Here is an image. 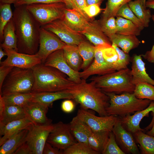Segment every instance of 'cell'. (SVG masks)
I'll return each instance as SVG.
<instances>
[{"label":"cell","instance_id":"9c48e42d","mask_svg":"<svg viewBox=\"0 0 154 154\" xmlns=\"http://www.w3.org/2000/svg\"><path fill=\"white\" fill-rule=\"evenodd\" d=\"M77 116L92 131H112L119 118L113 115L97 116L87 110L81 108L78 110Z\"/></svg>","mask_w":154,"mask_h":154},{"label":"cell","instance_id":"ab89813d","mask_svg":"<svg viewBox=\"0 0 154 154\" xmlns=\"http://www.w3.org/2000/svg\"><path fill=\"white\" fill-rule=\"evenodd\" d=\"M63 154H99L87 144L76 142L63 151Z\"/></svg>","mask_w":154,"mask_h":154},{"label":"cell","instance_id":"e0dca14e","mask_svg":"<svg viewBox=\"0 0 154 154\" xmlns=\"http://www.w3.org/2000/svg\"><path fill=\"white\" fill-rule=\"evenodd\" d=\"M115 71L114 68L104 59L101 49L95 47L93 61L86 69L79 72V75L81 79L86 80L92 75H102Z\"/></svg>","mask_w":154,"mask_h":154},{"label":"cell","instance_id":"ffe728a7","mask_svg":"<svg viewBox=\"0 0 154 154\" xmlns=\"http://www.w3.org/2000/svg\"><path fill=\"white\" fill-rule=\"evenodd\" d=\"M34 125L27 117L14 120L5 124L0 125V146L18 132L24 129H29Z\"/></svg>","mask_w":154,"mask_h":154},{"label":"cell","instance_id":"30bf717a","mask_svg":"<svg viewBox=\"0 0 154 154\" xmlns=\"http://www.w3.org/2000/svg\"><path fill=\"white\" fill-rule=\"evenodd\" d=\"M47 142L53 147L63 151L75 143L70 129V124L59 121L53 124V128Z\"/></svg>","mask_w":154,"mask_h":154},{"label":"cell","instance_id":"d6a6232c","mask_svg":"<svg viewBox=\"0 0 154 154\" xmlns=\"http://www.w3.org/2000/svg\"><path fill=\"white\" fill-rule=\"evenodd\" d=\"M27 117L23 107L6 105L0 125L5 124L12 121Z\"/></svg>","mask_w":154,"mask_h":154},{"label":"cell","instance_id":"680465c9","mask_svg":"<svg viewBox=\"0 0 154 154\" xmlns=\"http://www.w3.org/2000/svg\"><path fill=\"white\" fill-rule=\"evenodd\" d=\"M19 0H0V3L15 4Z\"/></svg>","mask_w":154,"mask_h":154},{"label":"cell","instance_id":"484cf974","mask_svg":"<svg viewBox=\"0 0 154 154\" xmlns=\"http://www.w3.org/2000/svg\"><path fill=\"white\" fill-rule=\"evenodd\" d=\"M110 41L128 54L131 50L137 48L140 41L133 35H124L116 33L109 38Z\"/></svg>","mask_w":154,"mask_h":154},{"label":"cell","instance_id":"ac0fdd59","mask_svg":"<svg viewBox=\"0 0 154 154\" xmlns=\"http://www.w3.org/2000/svg\"><path fill=\"white\" fill-rule=\"evenodd\" d=\"M80 33L85 36L96 47L101 49L111 47L112 43L103 32L99 20H92Z\"/></svg>","mask_w":154,"mask_h":154},{"label":"cell","instance_id":"9a60e30c","mask_svg":"<svg viewBox=\"0 0 154 154\" xmlns=\"http://www.w3.org/2000/svg\"><path fill=\"white\" fill-rule=\"evenodd\" d=\"M112 131L118 146L125 154L140 153L132 133L123 127L119 118L114 125Z\"/></svg>","mask_w":154,"mask_h":154},{"label":"cell","instance_id":"60d3db41","mask_svg":"<svg viewBox=\"0 0 154 154\" xmlns=\"http://www.w3.org/2000/svg\"><path fill=\"white\" fill-rule=\"evenodd\" d=\"M98 20L103 32L109 38L117 33V29L114 17L108 19L101 17Z\"/></svg>","mask_w":154,"mask_h":154},{"label":"cell","instance_id":"44dd1931","mask_svg":"<svg viewBox=\"0 0 154 154\" xmlns=\"http://www.w3.org/2000/svg\"><path fill=\"white\" fill-rule=\"evenodd\" d=\"M61 19L72 29L79 33L88 26L91 21L76 10L67 7Z\"/></svg>","mask_w":154,"mask_h":154},{"label":"cell","instance_id":"ba28073f","mask_svg":"<svg viewBox=\"0 0 154 154\" xmlns=\"http://www.w3.org/2000/svg\"><path fill=\"white\" fill-rule=\"evenodd\" d=\"M26 5L28 10L41 26L61 19L66 7L64 3L61 2L35 3Z\"/></svg>","mask_w":154,"mask_h":154},{"label":"cell","instance_id":"836d02e7","mask_svg":"<svg viewBox=\"0 0 154 154\" xmlns=\"http://www.w3.org/2000/svg\"><path fill=\"white\" fill-rule=\"evenodd\" d=\"M116 22L117 33L136 36L140 34L141 30L130 21L120 17H117Z\"/></svg>","mask_w":154,"mask_h":154},{"label":"cell","instance_id":"74e56055","mask_svg":"<svg viewBox=\"0 0 154 154\" xmlns=\"http://www.w3.org/2000/svg\"><path fill=\"white\" fill-rule=\"evenodd\" d=\"M12 12L11 4L0 3V41L1 43L3 41V32L8 23L13 18Z\"/></svg>","mask_w":154,"mask_h":154},{"label":"cell","instance_id":"6125c7cd","mask_svg":"<svg viewBox=\"0 0 154 154\" xmlns=\"http://www.w3.org/2000/svg\"><path fill=\"white\" fill-rule=\"evenodd\" d=\"M141 3L142 5L144 6H145V3L146 1V0H140Z\"/></svg>","mask_w":154,"mask_h":154},{"label":"cell","instance_id":"7a4b0ae2","mask_svg":"<svg viewBox=\"0 0 154 154\" xmlns=\"http://www.w3.org/2000/svg\"><path fill=\"white\" fill-rule=\"evenodd\" d=\"M66 90L81 109L92 110L100 116L108 115L106 109L109 105V98L96 86L93 81L88 82L86 80L82 79L80 83H75Z\"/></svg>","mask_w":154,"mask_h":154},{"label":"cell","instance_id":"5bb4252c","mask_svg":"<svg viewBox=\"0 0 154 154\" xmlns=\"http://www.w3.org/2000/svg\"><path fill=\"white\" fill-rule=\"evenodd\" d=\"M3 49L7 54V57L5 60L0 62V66L32 68L37 65L42 63L40 58L37 53L29 54L7 48Z\"/></svg>","mask_w":154,"mask_h":154},{"label":"cell","instance_id":"f6af8a7d","mask_svg":"<svg viewBox=\"0 0 154 154\" xmlns=\"http://www.w3.org/2000/svg\"><path fill=\"white\" fill-rule=\"evenodd\" d=\"M100 5L98 4H93L86 6L84 9L85 13L91 20L100 13L101 9Z\"/></svg>","mask_w":154,"mask_h":154},{"label":"cell","instance_id":"bcb514c9","mask_svg":"<svg viewBox=\"0 0 154 154\" xmlns=\"http://www.w3.org/2000/svg\"><path fill=\"white\" fill-rule=\"evenodd\" d=\"M59 2L64 3L63 0H19L14 5L15 7L35 3H50Z\"/></svg>","mask_w":154,"mask_h":154},{"label":"cell","instance_id":"681fc988","mask_svg":"<svg viewBox=\"0 0 154 154\" xmlns=\"http://www.w3.org/2000/svg\"><path fill=\"white\" fill-rule=\"evenodd\" d=\"M43 154H62L63 151L52 146L50 144L46 142L44 147Z\"/></svg>","mask_w":154,"mask_h":154},{"label":"cell","instance_id":"f35d334b","mask_svg":"<svg viewBox=\"0 0 154 154\" xmlns=\"http://www.w3.org/2000/svg\"><path fill=\"white\" fill-rule=\"evenodd\" d=\"M116 17H120L130 21L141 30L145 28L141 21L131 10L128 3L124 4L119 9Z\"/></svg>","mask_w":154,"mask_h":154},{"label":"cell","instance_id":"277c9868","mask_svg":"<svg viewBox=\"0 0 154 154\" xmlns=\"http://www.w3.org/2000/svg\"><path fill=\"white\" fill-rule=\"evenodd\" d=\"M96 87L106 93L120 94L124 92L133 93L135 85L131 70L127 68L102 75L92 77Z\"/></svg>","mask_w":154,"mask_h":154},{"label":"cell","instance_id":"f5cc1de1","mask_svg":"<svg viewBox=\"0 0 154 154\" xmlns=\"http://www.w3.org/2000/svg\"><path fill=\"white\" fill-rule=\"evenodd\" d=\"M14 154H32L26 142L24 143L16 151Z\"/></svg>","mask_w":154,"mask_h":154},{"label":"cell","instance_id":"7402d4cb","mask_svg":"<svg viewBox=\"0 0 154 154\" xmlns=\"http://www.w3.org/2000/svg\"><path fill=\"white\" fill-rule=\"evenodd\" d=\"M72 99V95L66 90L53 92L34 93L31 101L41 103L51 106L53 103L62 99Z\"/></svg>","mask_w":154,"mask_h":154},{"label":"cell","instance_id":"8992f818","mask_svg":"<svg viewBox=\"0 0 154 154\" xmlns=\"http://www.w3.org/2000/svg\"><path fill=\"white\" fill-rule=\"evenodd\" d=\"M34 81L32 68L14 67L8 74L0 90L2 96L32 92Z\"/></svg>","mask_w":154,"mask_h":154},{"label":"cell","instance_id":"11a10c76","mask_svg":"<svg viewBox=\"0 0 154 154\" xmlns=\"http://www.w3.org/2000/svg\"><path fill=\"white\" fill-rule=\"evenodd\" d=\"M63 1L67 8L74 9L78 11L76 7L73 2V0H63Z\"/></svg>","mask_w":154,"mask_h":154},{"label":"cell","instance_id":"f546056e","mask_svg":"<svg viewBox=\"0 0 154 154\" xmlns=\"http://www.w3.org/2000/svg\"><path fill=\"white\" fill-rule=\"evenodd\" d=\"M128 3L131 10L141 21L145 27H148L152 16L150 10L143 6L140 0L132 1Z\"/></svg>","mask_w":154,"mask_h":154},{"label":"cell","instance_id":"e575fe53","mask_svg":"<svg viewBox=\"0 0 154 154\" xmlns=\"http://www.w3.org/2000/svg\"><path fill=\"white\" fill-rule=\"evenodd\" d=\"M78 46L80 53L83 60L81 69L84 70L90 66L94 59L95 46L85 40L82 42Z\"/></svg>","mask_w":154,"mask_h":154},{"label":"cell","instance_id":"db71d44e","mask_svg":"<svg viewBox=\"0 0 154 154\" xmlns=\"http://www.w3.org/2000/svg\"><path fill=\"white\" fill-rule=\"evenodd\" d=\"M5 107V104L3 99L2 96L0 94V120L2 118Z\"/></svg>","mask_w":154,"mask_h":154},{"label":"cell","instance_id":"7bdbcfd3","mask_svg":"<svg viewBox=\"0 0 154 154\" xmlns=\"http://www.w3.org/2000/svg\"><path fill=\"white\" fill-rule=\"evenodd\" d=\"M102 154H125L117 144L114 134L110 132L109 137Z\"/></svg>","mask_w":154,"mask_h":154},{"label":"cell","instance_id":"cb8c5ba5","mask_svg":"<svg viewBox=\"0 0 154 154\" xmlns=\"http://www.w3.org/2000/svg\"><path fill=\"white\" fill-rule=\"evenodd\" d=\"M131 61V71L133 80L146 82L154 86V80L147 73L141 55L134 54Z\"/></svg>","mask_w":154,"mask_h":154},{"label":"cell","instance_id":"b9f144b4","mask_svg":"<svg viewBox=\"0 0 154 154\" xmlns=\"http://www.w3.org/2000/svg\"><path fill=\"white\" fill-rule=\"evenodd\" d=\"M112 43V46L115 49L118 55V59L115 65L116 70L117 71L127 68V66L129 64L131 60L128 54L121 50L114 43Z\"/></svg>","mask_w":154,"mask_h":154},{"label":"cell","instance_id":"5b68a950","mask_svg":"<svg viewBox=\"0 0 154 154\" xmlns=\"http://www.w3.org/2000/svg\"><path fill=\"white\" fill-rule=\"evenodd\" d=\"M106 93L110 100L109 105L106 109L108 115L120 118L145 109L151 101L148 99L138 98L133 93L124 92L119 94Z\"/></svg>","mask_w":154,"mask_h":154},{"label":"cell","instance_id":"603a6c76","mask_svg":"<svg viewBox=\"0 0 154 154\" xmlns=\"http://www.w3.org/2000/svg\"><path fill=\"white\" fill-rule=\"evenodd\" d=\"M69 124L71 132L77 142L88 145V138L92 131L90 128L77 115L72 119Z\"/></svg>","mask_w":154,"mask_h":154},{"label":"cell","instance_id":"94428289","mask_svg":"<svg viewBox=\"0 0 154 154\" xmlns=\"http://www.w3.org/2000/svg\"><path fill=\"white\" fill-rule=\"evenodd\" d=\"M147 134L153 136H154V125L152 128L147 131Z\"/></svg>","mask_w":154,"mask_h":154},{"label":"cell","instance_id":"4fadbf2b","mask_svg":"<svg viewBox=\"0 0 154 154\" xmlns=\"http://www.w3.org/2000/svg\"><path fill=\"white\" fill-rule=\"evenodd\" d=\"M66 44L55 34L41 27L39 48L36 53L44 64L50 54L57 50L63 49Z\"/></svg>","mask_w":154,"mask_h":154},{"label":"cell","instance_id":"d6986e66","mask_svg":"<svg viewBox=\"0 0 154 154\" xmlns=\"http://www.w3.org/2000/svg\"><path fill=\"white\" fill-rule=\"evenodd\" d=\"M27 117L35 125L51 123L46 116L48 107L44 104L31 101L23 107Z\"/></svg>","mask_w":154,"mask_h":154},{"label":"cell","instance_id":"c3c4849f","mask_svg":"<svg viewBox=\"0 0 154 154\" xmlns=\"http://www.w3.org/2000/svg\"><path fill=\"white\" fill-rule=\"evenodd\" d=\"M13 67L1 66L0 67V90L5 79Z\"/></svg>","mask_w":154,"mask_h":154},{"label":"cell","instance_id":"4316f807","mask_svg":"<svg viewBox=\"0 0 154 154\" xmlns=\"http://www.w3.org/2000/svg\"><path fill=\"white\" fill-rule=\"evenodd\" d=\"M63 49L64 57L67 63L73 70L79 72L83 60L80 53L78 46L66 44Z\"/></svg>","mask_w":154,"mask_h":154},{"label":"cell","instance_id":"7c38bea8","mask_svg":"<svg viewBox=\"0 0 154 154\" xmlns=\"http://www.w3.org/2000/svg\"><path fill=\"white\" fill-rule=\"evenodd\" d=\"M53 128L52 123L42 125H34L29 129L26 142L32 154H42L48 135Z\"/></svg>","mask_w":154,"mask_h":154},{"label":"cell","instance_id":"6f0895ef","mask_svg":"<svg viewBox=\"0 0 154 154\" xmlns=\"http://www.w3.org/2000/svg\"><path fill=\"white\" fill-rule=\"evenodd\" d=\"M145 5L146 8L154 9V0H147L146 1Z\"/></svg>","mask_w":154,"mask_h":154},{"label":"cell","instance_id":"d590c367","mask_svg":"<svg viewBox=\"0 0 154 154\" xmlns=\"http://www.w3.org/2000/svg\"><path fill=\"white\" fill-rule=\"evenodd\" d=\"M34 93H18L2 96L6 105L24 106L31 101Z\"/></svg>","mask_w":154,"mask_h":154},{"label":"cell","instance_id":"83f0119b","mask_svg":"<svg viewBox=\"0 0 154 154\" xmlns=\"http://www.w3.org/2000/svg\"><path fill=\"white\" fill-rule=\"evenodd\" d=\"M110 132L108 131H92L88 138V145L99 154H102Z\"/></svg>","mask_w":154,"mask_h":154},{"label":"cell","instance_id":"52a82bcc","mask_svg":"<svg viewBox=\"0 0 154 154\" xmlns=\"http://www.w3.org/2000/svg\"><path fill=\"white\" fill-rule=\"evenodd\" d=\"M122 125L133 134L139 131H147L154 125V101L145 109L119 118Z\"/></svg>","mask_w":154,"mask_h":154},{"label":"cell","instance_id":"f907efd6","mask_svg":"<svg viewBox=\"0 0 154 154\" xmlns=\"http://www.w3.org/2000/svg\"><path fill=\"white\" fill-rule=\"evenodd\" d=\"M73 2L76 7L78 11L86 18L91 21L85 13L84 9L87 6L86 0H73Z\"/></svg>","mask_w":154,"mask_h":154},{"label":"cell","instance_id":"3957f363","mask_svg":"<svg viewBox=\"0 0 154 154\" xmlns=\"http://www.w3.org/2000/svg\"><path fill=\"white\" fill-rule=\"evenodd\" d=\"M32 69L34 81L32 93L66 90L75 84L64 73L43 63L37 65Z\"/></svg>","mask_w":154,"mask_h":154},{"label":"cell","instance_id":"f1b7e54d","mask_svg":"<svg viewBox=\"0 0 154 154\" xmlns=\"http://www.w3.org/2000/svg\"><path fill=\"white\" fill-rule=\"evenodd\" d=\"M3 41L0 44L3 48L18 52L17 39L13 18L5 26L3 32Z\"/></svg>","mask_w":154,"mask_h":154},{"label":"cell","instance_id":"7dc6e473","mask_svg":"<svg viewBox=\"0 0 154 154\" xmlns=\"http://www.w3.org/2000/svg\"><path fill=\"white\" fill-rule=\"evenodd\" d=\"M71 99H66L63 101L61 104L62 111L66 113H70L73 111L75 108V105Z\"/></svg>","mask_w":154,"mask_h":154},{"label":"cell","instance_id":"1f68e13d","mask_svg":"<svg viewBox=\"0 0 154 154\" xmlns=\"http://www.w3.org/2000/svg\"><path fill=\"white\" fill-rule=\"evenodd\" d=\"M133 81L135 85L133 93L137 98L154 101V86L144 81Z\"/></svg>","mask_w":154,"mask_h":154},{"label":"cell","instance_id":"2e32d148","mask_svg":"<svg viewBox=\"0 0 154 154\" xmlns=\"http://www.w3.org/2000/svg\"><path fill=\"white\" fill-rule=\"evenodd\" d=\"M43 64L58 70L66 74L75 83H79L81 82L82 79L79 75V72L72 69L65 61L63 49L57 50L50 54Z\"/></svg>","mask_w":154,"mask_h":154},{"label":"cell","instance_id":"8d00e7d4","mask_svg":"<svg viewBox=\"0 0 154 154\" xmlns=\"http://www.w3.org/2000/svg\"><path fill=\"white\" fill-rule=\"evenodd\" d=\"M133 0H108L101 17L108 19L116 17L117 12L122 6Z\"/></svg>","mask_w":154,"mask_h":154},{"label":"cell","instance_id":"8fae6325","mask_svg":"<svg viewBox=\"0 0 154 154\" xmlns=\"http://www.w3.org/2000/svg\"><path fill=\"white\" fill-rule=\"evenodd\" d=\"M41 27L55 34L66 44L78 46L85 40L83 35L72 29L61 19Z\"/></svg>","mask_w":154,"mask_h":154},{"label":"cell","instance_id":"d4e9b609","mask_svg":"<svg viewBox=\"0 0 154 154\" xmlns=\"http://www.w3.org/2000/svg\"><path fill=\"white\" fill-rule=\"evenodd\" d=\"M29 130H21L7 140L0 146V154H14L23 144L26 141Z\"/></svg>","mask_w":154,"mask_h":154},{"label":"cell","instance_id":"6da1fadb","mask_svg":"<svg viewBox=\"0 0 154 154\" xmlns=\"http://www.w3.org/2000/svg\"><path fill=\"white\" fill-rule=\"evenodd\" d=\"M15 7L13 19L17 39L18 52L35 54L39 48L41 26L28 10L26 5Z\"/></svg>","mask_w":154,"mask_h":154},{"label":"cell","instance_id":"4dcf8cb0","mask_svg":"<svg viewBox=\"0 0 154 154\" xmlns=\"http://www.w3.org/2000/svg\"><path fill=\"white\" fill-rule=\"evenodd\" d=\"M136 142L139 145L142 154H154V136L138 131L133 134Z\"/></svg>","mask_w":154,"mask_h":154},{"label":"cell","instance_id":"ee69618b","mask_svg":"<svg viewBox=\"0 0 154 154\" xmlns=\"http://www.w3.org/2000/svg\"><path fill=\"white\" fill-rule=\"evenodd\" d=\"M101 50L105 60L111 65L116 70L115 65L118 59V55L115 48L112 46L101 49Z\"/></svg>","mask_w":154,"mask_h":154},{"label":"cell","instance_id":"816d5d0a","mask_svg":"<svg viewBox=\"0 0 154 154\" xmlns=\"http://www.w3.org/2000/svg\"><path fill=\"white\" fill-rule=\"evenodd\" d=\"M151 18L154 23V13L152 15ZM141 55L148 62L154 65V44L151 50L147 51L144 54Z\"/></svg>","mask_w":154,"mask_h":154},{"label":"cell","instance_id":"9f6ffc18","mask_svg":"<svg viewBox=\"0 0 154 154\" xmlns=\"http://www.w3.org/2000/svg\"><path fill=\"white\" fill-rule=\"evenodd\" d=\"M103 0H86L87 6L93 4L100 5Z\"/></svg>","mask_w":154,"mask_h":154},{"label":"cell","instance_id":"91938a15","mask_svg":"<svg viewBox=\"0 0 154 154\" xmlns=\"http://www.w3.org/2000/svg\"><path fill=\"white\" fill-rule=\"evenodd\" d=\"M3 49L0 46V61H1V60L3 57L5 56H7V54L3 50Z\"/></svg>","mask_w":154,"mask_h":154}]
</instances>
